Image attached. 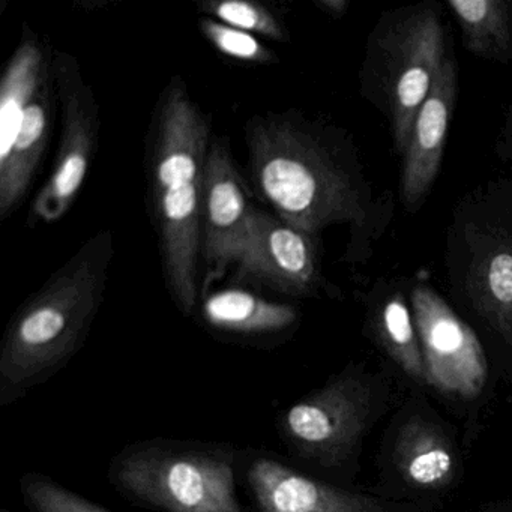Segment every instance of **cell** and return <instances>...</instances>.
<instances>
[{"mask_svg": "<svg viewBox=\"0 0 512 512\" xmlns=\"http://www.w3.org/2000/svg\"><path fill=\"white\" fill-rule=\"evenodd\" d=\"M467 47L490 58H508L512 50L509 16L505 2L500 0H451Z\"/></svg>", "mask_w": 512, "mask_h": 512, "instance_id": "obj_17", "label": "cell"}, {"mask_svg": "<svg viewBox=\"0 0 512 512\" xmlns=\"http://www.w3.org/2000/svg\"><path fill=\"white\" fill-rule=\"evenodd\" d=\"M112 478L124 493L166 512H245L233 454L224 449L136 446L113 463Z\"/></svg>", "mask_w": 512, "mask_h": 512, "instance_id": "obj_4", "label": "cell"}, {"mask_svg": "<svg viewBox=\"0 0 512 512\" xmlns=\"http://www.w3.org/2000/svg\"><path fill=\"white\" fill-rule=\"evenodd\" d=\"M377 328L383 346L395 362L413 379L427 382L415 320L410 316L409 308L401 296L386 301L380 310Z\"/></svg>", "mask_w": 512, "mask_h": 512, "instance_id": "obj_18", "label": "cell"}, {"mask_svg": "<svg viewBox=\"0 0 512 512\" xmlns=\"http://www.w3.org/2000/svg\"><path fill=\"white\" fill-rule=\"evenodd\" d=\"M152 152L155 224L167 287L184 314L199 293L202 203L211 122L175 79L161 98Z\"/></svg>", "mask_w": 512, "mask_h": 512, "instance_id": "obj_2", "label": "cell"}, {"mask_svg": "<svg viewBox=\"0 0 512 512\" xmlns=\"http://www.w3.org/2000/svg\"><path fill=\"white\" fill-rule=\"evenodd\" d=\"M52 65L61 109V140L52 176L32 205V226L55 223L70 211L88 175L100 133L97 100L76 59L53 52Z\"/></svg>", "mask_w": 512, "mask_h": 512, "instance_id": "obj_5", "label": "cell"}, {"mask_svg": "<svg viewBox=\"0 0 512 512\" xmlns=\"http://www.w3.org/2000/svg\"><path fill=\"white\" fill-rule=\"evenodd\" d=\"M412 307L427 383L448 394L478 397L488 367L475 332L431 287L412 290Z\"/></svg>", "mask_w": 512, "mask_h": 512, "instance_id": "obj_6", "label": "cell"}, {"mask_svg": "<svg viewBox=\"0 0 512 512\" xmlns=\"http://www.w3.org/2000/svg\"><path fill=\"white\" fill-rule=\"evenodd\" d=\"M467 292L476 310L512 341V250L496 245L479 254L467 274Z\"/></svg>", "mask_w": 512, "mask_h": 512, "instance_id": "obj_15", "label": "cell"}, {"mask_svg": "<svg viewBox=\"0 0 512 512\" xmlns=\"http://www.w3.org/2000/svg\"><path fill=\"white\" fill-rule=\"evenodd\" d=\"M247 479L260 512H382L368 497L308 478L274 458L254 460Z\"/></svg>", "mask_w": 512, "mask_h": 512, "instance_id": "obj_12", "label": "cell"}, {"mask_svg": "<svg viewBox=\"0 0 512 512\" xmlns=\"http://www.w3.org/2000/svg\"><path fill=\"white\" fill-rule=\"evenodd\" d=\"M397 463L404 478L416 487L440 488L454 475V455L433 425L412 419L397 442Z\"/></svg>", "mask_w": 512, "mask_h": 512, "instance_id": "obj_16", "label": "cell"}, {"mask_svg": "<svg viewBox=\"0 0 512 512\" xmlns=\"http://www.w3.org/2000/svg\"><path fill=\"white\" fill-rule=\"evenodd\" d=\"M250 188L238 172L229 143L215 139L206 161L202 203V257L205 289L224 277L244 247L254 211Z\"/></svg>", "mask_w": 512, "mask_h": 512, "instance_id": "obj_8", "label": "cell"}, {"mask_svg": "<svg viewBox=\"0 0 512 512\" xmlns=\"http://www.w3.org/2000/svg\"><path fill=\"white\" fill-rule=\"evenodd\" d=\"M53 67V65H52ZM52 76L40 86L26 107L22 128L10 154L0 160V218L5 220L25 197L47 149L53 121Z\"/></svg>", "mask_w": 512, "mask_h": 512, "instance_id": "obj_13", "label": "cell"}, {"mask_svg": "<svg viewBox=\"0 0 512 512\" xmlns=\"http://www.w3.org/2000/svg\"><path fill=\"white\" fill-rule=\"evenodd\" d=\"M110 230L95 235L17 310L0 350L2 400L49 379L80 349L103 302Z\"/></svg>", "mask_w": 512, "mask_h": 512, "instance_id": "obj_3", "label": "cell"}, {"mask_svg": "<svg viewBox=\"0 0 512 512\" xmlns=\"http://www.w3.org/2000/svg\"><path fill=\"white\" fill-rule=\"evenodd\" d=\"M367 415V389L355 379H340L290 406L280 430L302 457L335 464L352 451Z\"/></svg>", "mask_w": 512, "mask_h": 512, "instance_id": "obj_7", "label": "cell"}, {"mask_svg": "<svg viewBox=\"0 0 512 512\" xmlns=\"http://www.w3.org/2000/svg\"><path fill=\"white\" fill-rule=\"evenodd\" d=\"M235 265L233 283L260 284L284 295H307L319 278L313 236L257 208Z\"/></svg>", "mask_w": 512, "mask_h": 512, "instance_id": "obj_9", "label": "cell"}, {"mask_svg": "<svg viewBox=\"0 0 512 512\" xmlns=\"http://www.w3.org/2000/svg\"><path fill=\"white\" fill-rule=\"evenodd\" d=\"M322 10H325L326 13L332 14L334 17L343 16L346 13L347 2L346 0H320L317 2Z\"/></svg>", "mask_w": 512, "mask_h": 512, "instance_id": "obj_22", "label": "cell"}, {"mask_svg": "<svg viewBox=\"0 0 512 512\" xmlns=\"http://www.w3.org/2000/svg\"><path fill=\"white\" fill-rule=\"evenodd\" d=\"M22 488L37 512H109L44 476H26Z\"/></svg>", "mask_w": 512, "mask_h": 512, "instance_id": "obj_21", "label": "cell"}, {"mask_svg": "<svg viewBox=\"0 0 512 512\" xmlns=\"http://www.w3.org/2000/svg\"><path fill=\"white\" fill-rule=\"evenodd\" d=\"M245 139L251 182L284 223L313 238L329 224H362L365 212L349 172L298 113L254 116Z\"/></svg>", "mask_w": 512, "mask_h": 512, "instance_id": "obj_1", "label": "cell"}, {"mask_svg": "<svg viewBox=\"0 0 512 512\" xmlns=\"http://www.w3.org/2000/svg\"><path fill=\"white\" fill-rule=\"evenodd\" d=\"M457 73L452 59H445L427 100L419 109L401 172V199L416 205L430 190L439 172L443 146L454 107Z\"/></svg>", "mask_w": 512, "mask_h": 512, "instance_id": "obj_11", "label": "cell"}, {"mask_svg": "<svg viewBox=\"0 0 512 512\" xmlns=\"http://www.w3.org/2000/svg\"><path fill=\"white\" fill-rule=\"evenodd\" d=\"M200 29H202V34L205 35L206 40L218 52L229 56V58L250 62V64H271V62H275L274 53L248 32L239 31V29L224 25V23L209 19V17L200 20Z\"/></svg>", "mask_w": 512, "mask_h": 512, "instance_id": "obj_20", "label": "cell"}, {"mask_svg": "<svg viewBox=\"0 0 512 512\" xmlns=\"http://www.w3.org/2000/svg\"><path fill=\"white\" fill-rule=\"evenodd\" d=\"M203 10L217 17L218 22L232 26L251 35L286 41L283 23L265 5L247 0H211L202 5Z\"/></svg>", "mask_w": 512, "mask_h": 512, "instance_id": "obj_19", "label": "cell"}, {"mask_svg": "<svg viewBox=\"0 0 512 512\" xmlns=\"http://www.w3.org/2000/svg\"><path fill=\"white\" fill-rule=\"evenodd\" d=\"M206 322L233 334H275L290 328L298 319L295 308L268 301L242 289H227L206 298Z\"/></svg>", "mask_w": 512, "mask_h": 512, "instance_id": "obj_14", "label": "cell"}, {"mask_svg": "<svg viewBox=\"0 0 512 512\" xmlns=\"http://www.w3.org/2000/svg\"><path fill=\"white\" fill-rule=\"evenodd\" d=\"M443 31L433 11H422L404 23L389 79L392 127L397 148H407L413 124L427 100L443 61Z\"/></svg>", "mask_w": 512, "mask_h": 512, "instance_id": "obj_10", "label": "cell"}]
</instances>
